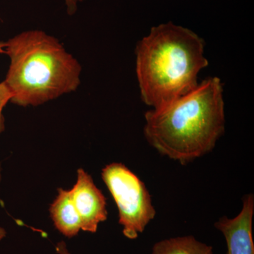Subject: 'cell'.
Masks as SVG:
<instances>
[{"label": "cell", "mask_w": 254, "mask_h": 254, "mask_svg": "<svg viewBox=\"0 0 254 254\" xmlns=\"http://www.w3.org/2000/svg\"><path fill=\"white\" fill-rule=\"evenodd\" d=\"M222 83L209 78L160 110L145 114L146 141L163 156L187 165L213 150L225 131Z\"/></svg>", "instance_id": "obj_1"}, {"label": "cell", "mask_w": 254, "mask_h": 254, "mask_svg": "<svg viewBox=\"0 0 254 254\" xmlns=\"http://www.w3.org/2000/svg\"><path fill=\"white\" fill-rule=\"evenodd\" d=\"M9 59L3 83L10 102L23 108L38 107L76 91L82 66L63 43L41 30H28L4 43Z\"/></svg>", "instance_id": "obj_2"}, {"label": "cell", "mask_w": 254, "mask_h": 254, "mask_svg": "<svg viewBox=\"0 0 254 254\" xmlns=\"http://www.w3.org/2000/svg\"><path fill=\"white\" fill-rule=\"evenodd\" d=\"M136 75L145 104L160 110L193 91L208 66L204 42L172 22L152 28L137 45Z\"/></svg>", "instance_id": "obj_3"}, {"label": "cell", "mask_w": 254, "mask_h": 254, "mask_svg": "<svg viewBox=\"0 0 254 254\" xmlns=\"http://www.w3.org/2000/svg\"><path fill=\"white\" fill-rule=\"evenodd\" d=\"M101 176L118 207L124 236L136 240L156 215L149 191L139 177L123 163L107 165Z\"/></svg>", "instance_id": "obj_4"}, {"label": "cell", "mask_w": 254, "mask_h": 254, "mask_svg": "<svg viewBox=\"0 0 254 254\" xmlns=\"http://www.w3.org/2000/svg\"><path fill=\"white\" fill-rule=\"evenodd\" d=\"M71 190L81 218L82 231L95 233L100 224L108 219L105 195L95 185L91 175L82 168L77 170V179Z\"/></svg>", "instance_id": "obj_5"}, {"label": "cell", "mask_w": 254, "mask_h": 254, "mask_svg": "<svg viewBox=\"0 0 254 254\" xmlns=\"http://www.w3.org/2000/svg\"><path fill=\"white\" fill-rule=\"evenodd\" d=\"M254 194L248 193L242 198V210L236 217L223 216L215 222V228L226 241L227 254H254Z\"/></svg>", "instance_id": "obj_6"}, {"label": "cell", "mask_w": 254, "mask_h": 254, "mask_svg": "<svg viewBox=\"0 0 254 254\" xmlns=\"http://www.w3.org/2000/svg\"><path fill=\"white\" fill-rule=\"evenodd\" d=\"M55 228L67 238H72L81 230V220L73 203L71 190L60 188L50 208Z\"/></svg>", "instance_id": "obj_7"}, {"label": "cell", "mask_w": 254, "mask_h": 254, "mask_svg": "<svg viewBox=\"0 0 254 254\" xmlns=\"http://www.w3.org/2000/svg\"><path fill=\"white\" fill-rule=\"evenodd\" d=\"M152 254H213V249L188 235L159 241L153 245Z\"/></svg>", "instance_id": "obj_8"}, {"label": "cell", "mask_w": 254, "mask_h": 254, "mask_svg": "<svg viewBox=\"0 0 254 254\" xmlns=\"http://www.w3.org/2000/svg\"><path fill=\"white\" fill-rule=\"evenodd\" d=\"M0 53H4V43H0ZM11 100L10 93L7 88L2 82L0 83V133L4 129V119L3 116V110L5 106ZM1 180V168L0 165V182Z\"/></svg>", "instance_id": "obj_9"}, {"label": "cell", "mask_w": 254, "mask_h": 254, "mask_svg": "<svg viewBox=\"0 0 254 254\" xmlns=\"http://www.w3.org/2000/svg\"><path fill=\"white\" fill-rule=\"evenodd\" d=\"M84 0H64L66 5V11L69 16H72L77 11L78 5L83 2Z\"/></svg>", "instance_id": "obj_10"}, {"label": "cell", "mask_w": 254, "mask_h": 254, "mask_svg": "<svg viewBox=\"0 0 254 254\" xmlns=\"http://www.w3.org/2000/svg\"><path fill=\"white\" fill-rule=\"evenodd\" d=\"M56 251L59 254H71L68 252L67 247L64 242H60L57 244Z\"/></svg>", "instance_id": "obj_11"}, {"label": "cell", "mask_w": 254, "mask_h": 254, "mask_svg": "<svg viewBox=\"0 0 254 254\" xmlns=\"http://www.w3.org/2000/svg\"><path fill=\"white\" fill-rule=\"evenodd\" d=\"M6 236V231L4 227L0 226V242L1 240H4L5 237Z\"/></svg>", "instance_id": "obj_12"}]
</instances>
